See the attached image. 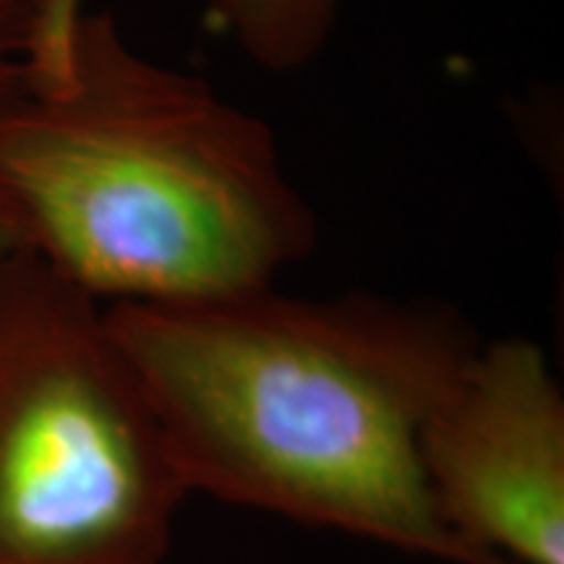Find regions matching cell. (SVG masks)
Wrapping results in <instances>:
<instances>
[{"instance_id": "obj_1", "label": "cell", "mask_w": 564, "mask_h": 564, "mask_svg": "<svg viewBox=\"0 0 564 564\" xmlns=\"http://www.w3.org/2000/svg\"><path fill=\"white\" fill-rule=\"evenodd\" d=\"M192 494L444 564H481L436 518L421 444L481 348L455 308L274 285L110 303Z\"/></svg>"}, {"instance_id": "obj_2", "label": "cell", "mask_w": 564, "mask_h": 564, "mask_svg": "<svg viewBox=\"0 0 564 564\" xmlns=\"http://www.w3.org/2000/svg\"><path fill=\"white\" fill-rule=\"evenodd\" d=\"M0 186L34 257L100 303L267 288L316 246L267 121L84 0L0 105Z\"/></svg>"}, {"instance_id": "obj_3", "label": "cell", "mask_w": 564, "mask_h": 564, "mask_svg": "<svg viewBox=\"0 0 564 564\" xmlns=\"http://www.w3.org/2000/svg\"><path fill=\"white\" fill-rule=\"evenodd\" d=\"M192 497L105 306L0 272V564H162Z\"/></svg>"}, {"instance_id": "obj_4", "label": "cell", "mask_w": 564, "mask_h": 564, "mask_svg": "<svg viewBox=\"0 0 564 564\" xmlns=\"http://www.w3.org/2000/svg\"><path fill=\"white\" fill-rule=\"evenodd\" d=\"M421 463L436 518L481 564H564V394L541 345H481Z\"/></svg>"}, {"instance_id": "obj_5", "label": "cell", "mask_w": 564, "mask_h": 564, "mask_svg": "<svg viewBox=\"0 0 564 564\" xmlns=\"http://www.w3.org/2000/svg\"><path fill=\"white\" fill-rule=\"evenodd\" d=\"M340 0H209L204 26L274 74L308 66L333 34Z\"/></svg>"}, {"instance_id": "obj_6", "label": "cell", "mask_w": 564, "mask_h": 564, "mask_svg": "<svg viewBox=\"0 0 564 564\" xmlns=\"http://www.w3.org/2000/svg\"><path fill=\"white\" fill-rule=\"evenodd\" d=\"M74 0H0V105L30 87L63 11Z\"/></svg>"}, {"instance_id": "obj_7", "label": "cell", "mask_w": 564, "mask_h": 564, "mask_svg": "<svg viewBox=\"0 0 564 564\" xmlns=\"http://www.w3.org/2000/svg\"><path fill=\"white\" fill-rule=\"evenodd\" d=\"M26 253H32L26 228L13 202L9 199V194L0 186V272L11 267L17 259L26 257Z\"/></svg>"}]
</instances>
